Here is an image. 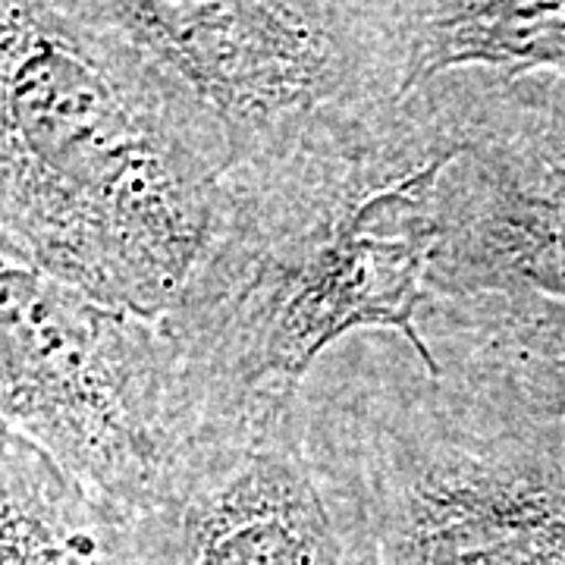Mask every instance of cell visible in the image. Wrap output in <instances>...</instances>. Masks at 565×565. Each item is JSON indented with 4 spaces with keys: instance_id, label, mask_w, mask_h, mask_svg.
Returning a JSON list of instances; mask_svg holds the SVG:
<instances>
[{
    "instance_id": "obj_1",
    "label": "cell",
    "mask_w": 565,
    "mask_h": 565,
    "mask_svg": "<svg viewBox=\"0 0 565 565\" xmlns=\"http://www.w3.org/2000/svg\"><path fill=\"white\" fill-rule=\"evenodd\" d=\"M462 154L459 102L440 76L352 139L226 180L202 262L161 321L177 359V444L296 399L355 333H399L434 371L415 321L434 296L440 180Z\"/></svg>"
},
{
    "instance_id": "obj_2",
    "label": "cell",
    "mask_w": 565,
    "mask_h": 565,
    "mask_svg": "<svg viewBox=\"0 0 565 565\" xmlns=\"http://www.w3.org/2000/svg\"><path fill=\"white\" fill-rule=\"evenodd\" d=\"M226 180L195 104L102 3L0 0V236L25 258L163 321Z\"/></svg>"
},
{
    "instance_id": "obj_3",
    "label": "cell",
    "mask_w": 565,
    "mask_h": 565,
    "mask_svg": "<svg viewBox=\"0 0 565 565\" xmlns=\"http://www.w3.org/2000/svg\"><path fill=\"white\" fill-rule=\"evenodd\" d=\"M299 418L345 565H565V424L390 330L330 349Z\"/></svg>"
},
{
    "instance_id": "obj_4",
    "label": "cell",
    "mask_w": 565,
    "mask_h": 565,
    "mask_svg": "<svg viewBox=\"0 0 565 565\" xmlns=\"http://www.w3.org/2000/svg\"><path fill=\"white\" fill-rule=\"evenodd\" d=\"M217 139L230 177L352 139L403 104V0L102 3Z\"/></svg>"
},
{
    "instance_id": "obj_5",
    "label": "cell",
    "mask_w": 565,
    "mask_h": 565,
    "mask_svg": "<svg viewBox=\"0 0 565 565\" xmlns=\"http://www.w3.org/2000/svg\"><path fill=\"white\" fill-rule=\"evenodd\" d=\"M0 424L92 497L139 512L177 446L167 330L57 280L0 236Z\"/></svg>"
},
{
    "instance_id": "obj_6",
    "label": "cell",
    "mask_w": 565,
    "mask_h": 565,
    "mask_svg": "<svg viewBox=\"0 0 565 565\" xmlns=\"http://www.w3.org/2000/svg\"><path fill=\"white\" fill-rule=\"evenodd\" d=\"M126 519L139 565H345L299 396L185 434L151 500Z\"/></svg>"
},
{
    "instance_id": "obj_7",
    "label": "cell",
    "mask_w": 565,
    "mask_h": 565,
    "mask_svg": "<svg viewBox=\"0 0 565 565\" xmlns=\"http://www.w3.org/2000/svg\"><path fill=\"white\" fill-rule=\"evenodd\" d=\"M437 214L434 296H544L565 302V192L462 154L440 180Z\"/></svg>"
},
{
    "instance_id": "obj_8",
    "label": "cell",
    "mask_w": 565,
    "mask_h": 565,
    "mask_svg": "<svg viewBox=\"0 0 565 565\" xmlns=\"http://www.w3.org/2000/svg\"><path fill=\"white\" fill-rule=\"evenodd\" d=\"M418 337L437 371L565 424V302L544 296H430Z\"/></svg>"
},
{
    "instance_id": "obj_9",
    "label": "cell",
    "mask_w": 565,
    "mask_h": 565,
    "mask_svg": "<svg viewBox=\"0 0 565 565\" xmlns=\"http://www.w3.org/2000/svg\"><path fill=\"white\" fill-rule=\"evenodd\" d=\"M0 565H139L129 519L3 424Z\"/></svg>"
},
{
    "instance_id": "obj_10",
    "label": "cell",
    "mask_w": 565,
    "mask_h": 565,
    "mask_svg": "<svg viewBox=\"0 0 565 565\" xmlns=\"http://www.w3.org/2000/svg\"><path fill=\"white\" fill-rule=\"evenodd\" d=\"M412 85L484 70L505 79L565 70V3L403 0Z\"/></svg>"
},
{
    "instance_id": "obj_11",
    "label": "cell",
    "mask_w": 565,
    "mask_h": 565,
    "mask_svg": "<svg viewBox=\"0 0 565 565\" xmlns=\"http://www.w3.org/2000/svg\"><path fill=\"white\" fill-rule=\"evenodd\" d=\"M465 154L565 192V76L505 79L484 70L449 73Z\"/></svg>"
}]
</instances>
